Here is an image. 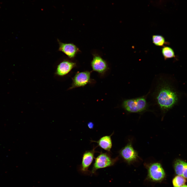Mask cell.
<instances>
[{
	"label": "cell",
	"mask_w": 187,
	"mask_h": 187,
	"mask_svg": "<svg viewBox=\"0 0 187 187\" xmlns=\"http://www.w3.org/2000/svg\"><path fill=\"white\" fill-rule=\"evenodd\" d=\"M76 66L75 63L69 60H64L57 65L55 74L59 77L64 76Z\"/></svg>",
	"instance_id": "cell-9"
},
{
	"label": "cell",
	"mask_w": 187,
	"mask_h": 187,
	"mask_svg": "<svg viewBox=\"0 0 187 187\" xmlns=\"http://www.w3.org/2000/svg\"><path fill=\"white\" fill-rule=\"evenodd\" d=\"M88 126L90 129H92L94 126V124L92 122H90L88 124Z\"/></svg>",
	"instance_id": "cell-16"
},
{
	"label": "cell",
	"mask_w": 187,
	"mask_h": 187,
	"mask_svg": "<svg viewBox=\"0 0 187 187\" xmlns=\"http://www.w3.org/2000/svg\"><path fill=\"white\" fill-rule=\"evenodd\" d=\"M123 108L130 113H139L146 110L148 104L145 97H139L124 100L122 104Z\"/></svg>",
	"instance_id": "cell-2"
},
{
	"label": "cell",
	"mask_w": 187,
	"mask_h": 187,
	"mask_svg": "<svg viewBox=\"0 0 187 187\" xmlns=\"http://www.w3.org/2000/svg\"><path fill=\"white\" fill-rule=\"evenodd\" d=\"M118 159L117 157L112 158L110 152H101L95 158L91 173L94 174L98 169L113 166Z\"/></svg>",
	"instance_id": "cell-3"
},
{
	"label": "cell",
	"mask_w": 187,
	"mask_h": 187,
	"mask_svg": "<svg viewBox=\"0 0 187 187\" xmlns=\"http://www.w3.org/2000/svg\"><path fill=\"white\" fill-rule=\"evenodd\" d=\"M175 172L178 175L187 178V163L180 159L175 161L174 165Z\"/></svg>",
	"instance_id": "cell-12"
},
{
	"label": "cell",
	"mask_w": 187,
	"mask_h": 187,
	"mask_svg": "<svg viewBox=\"0 0 187 187\" xmlns=\"http://www.w3.org/2000/svg\"><path fill=\"white\" fill-rule=\"evenodd\" d=\"M57 41L59 45L58 51L63 52L70 58H74L79 51L78 48L73 43H62L58 39Z\"/></svg>",
	"instance_id": "cell-10"
},
{
	"label": "cell",
	"mask_w": 187,
	"mask_h": 187,
	"mask_svg": "<svg viewBox=\"0 0 187 187\" xmlns=\"http://www.w3.org/2000/svg\"><path fill=\"white\" fill-rule=\"evenodd\" d=\"M152 40L153 43L156 45L164 46L169 43L166 41L164 37L162 35H153L152 36Z\"/></svg>",
	"instance_id": "cell-13"
},
{
	"label": "cell",
	"mask_w": 187,
	"mask_h": 187,
	"mask_svg": "<svg viewBox=\"0 0 187 187\" xmlns=\"http://www.w3.org/2000/svg\"><path fill=\"white\" fill-rule=\"evenodd\" d=\"M90 74V72L88 71L77 73L72 78V83L69 90L83 87L90 83L91 81Z\"/></svg>",
	"instance_id": "cell-5"
},
{
	"label": "cell",
	"mask_w": 187,
	"mask_h": 187,
	"mask_svg": "<svg viewBox=\"0 0 187 187\" xmlns=\"http://www.w3.org/2000/svg\"><path fill=\"white\" fill-rule=\"evenodd\" d=\"M119 153L120 156L129 164L135 161L138 157V153L134 149L131 142L122 148Z\"/></svg>",
	"instance_id": "cell-7"
},
{
	"label": "cell",
	"mask_w": 187,
	"mask_h": 187,
	"mask_svg": "<svg viewBox=\"0 0 187 187\" xmlns=\"http://www.w3.org/2000/svg\"><path fill=\"white\" fill-rule=\"evenodd\" d=\"M96 147L94 146L92 150L86 151L83 153L81 163L79 168V170L81 173L85 174L91 173L88 169L95 158L94 155L96 152L95 150Z\"/></svg>",
	"instance_id": "cell-6"
},
{
	"label": "cell",
	"mask_w": 187,
	"mask_h": 187,
	"mask_svg": "<svg viewBox=\"0 0 187 187\" xmlns=\"http://www.w3.org/2000/svg\"><path fill=\"white\" fill-rule=\"evenodd\" d=\"M162 52L165 60L175 57L173 50L169 46H163L162 49Z\"/></svg>",
	"instance_id": "cell-14"
},
{
	"label": "cell",
	"mask_w": 187,
	"mask_h": 187,
	"mask_svg": "<svg viewBox=\"0 0 187 187\" xmlns=\"http://www.w3.org/2000/svg\"><path fill=\"white\" fill-rule=\"evenodd\" d=\"M186 180L183 176L177 175L172 180V184L174 187H181L184 185Z\"/></svg>",
	"instance_id": "cell-15"
},
{
	"label": "cell",
	"mask_w": 187,
	"mask_h": 187,
	"mask_svg": "<svg viewBox=\"0 0 187 187\" xmlns=\"http://www.w3.org/2000/svg\"><path fill=\"white\" fill-rule=\"evenodd\" d=\"M165 176L164 170L159 163H153L148 166V177L152 181L160 182L163 180Z\"/></svg>",
	"instance_id": "cell-4"
},
{
	"label": "cell",
	"mask_w": 187,
	"mask_h": 187,
	"mask_svg": "<svg viewBox=\"0 0 187 187\" xmlns=\"http://www.w3.org/2000/svg\"><path fill=\"white\" fill-rule=\"evenodd\" d=\"M181 187H187V185H183L181 186Z\"/></svg>",
	"instance_id": "cell-17"
},
{
	"label": "cell",
	"mask_w": 187,
	"mask_h": 187,
	"mask_svg": "<svg viewBox=\"0 0 187 187\" xmlns=\"http://www.w3.org/2000/svg\"><path fill=\"white\" fill-rule=\"evenodd\" d=\"M156 94L157 102L161 109L166 112L177 103L179 96L170 84L165 80L159 83Z\"/></svg>",
	"instance_id": "cell-1"
},
{
	"label": "cell",
	"mask_w": 187,
	"mask_h": 187,
	"mask_svg": "<svg viewBox=\"0 0 187 187\" xmlns=\"http://www.w3.org/2000/svg\"><path fill=\"white\" fill-rule=\"evenodd\" d=\"M113 133V132L110 135L104 136L101 137L97 141L91 140L90 141L91 142H95L97 143L98 144V146L106 151L107 152H110L112 146L111 136Z\"/></svg>",
	"instance_id": "cell-11"
},
{
	"label": "cell",
	"mask_w": 187,
	"mask_h": 187,
	"mask_svg": "<svg viewBox=\"0 0 187 187\" xmlns=\"http://www.w3.org/2000/svg\"><path fill=\"white\" fill-rule=\"evenodd\" d=\"M91 64L93 71L102 75H103L109 69L106 61L97 54L93 55Z\"/></svg>",
	"instance_id": "cell-8"
}]
</instances>
